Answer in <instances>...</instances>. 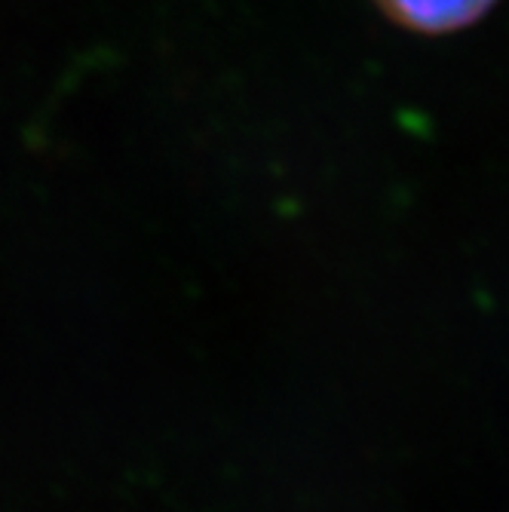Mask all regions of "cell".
Segmentation results:
<instances>
[{"label":"cell","instance_id":"1","mask_svg":"<svg viewBox=\"0 0 509 512\" xmlns=\"http://www.w3.org/2000/svg\"><path fill=\"white\" fill-rule=\"evenodd\" d=\"M500 0H375V7L402 31L448 37L479 25Z\"/></svg>","mask_w":509,"mask_h":512}]
</instances>
